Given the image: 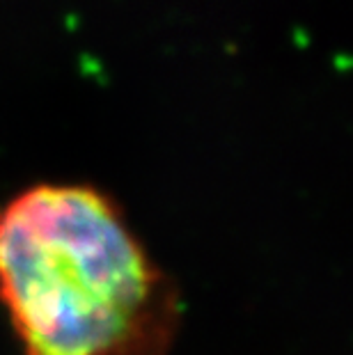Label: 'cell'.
<instances>
[{
  "label": "cell",
  "mask_w": 353,
  "mask_h": 355,
  "mask_svg": "<svg viewBox=\"0 0 353 355\" xmlns=\"http://www.w3.org/2000/svg\"><path fill=\"white\" fill-rule=\"evenodd\" d=\"M0 303L24 355H163L175 309L119 207L85 184L0 202Z\"/></svg>",
  "instance_id": "1"
}]
</instances>
